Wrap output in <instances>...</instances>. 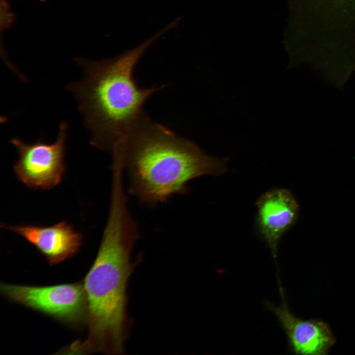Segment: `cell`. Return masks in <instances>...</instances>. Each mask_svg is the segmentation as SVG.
<instances>
[{
	"label": "cell",
	"instance_id": "cell-1",
	"mask_svg": "<svg viewBox=\"0 0 355 355\" xmlns=\"http://www.w3.org/2000/svg\"><path fill=\"white\" fill-rule=\"evenodd\" d=\"M168 31L164 27L139 45L110 59L74 60L82 77L66 87L77 104L92 146L111 153L120 146L145 113L148 98L165 86H139L134 71L146 50Z\"/></svg>",
	"mask_w": 355,
	"mask_h": 355
},
{
	"label": "cell",
	"instance_id": "cell-2",
	"mask_svg": "<svg viewBox=\"0 0 355 355\" xmlns=\"http://www.w3.org/2000/svg\"><path fill=\"white\" fill-rule=\"evenodd\" d=\"M139 237L128 208L121 205L111 207L97 255L83 283L88 335L78 342L82 353L120 354L124 351L130 327L127 285L135 265L131 260V252Z\"/></svg>",
	"mask_w": 355,
	"mask_h": 355
},
{
	"label": "cell",
	"instance_id": "cell-3",
	"mask_svg": "<svg viewBox=\"0 0 355 355\" xmlns=\"http://www.w3.org/2000/svg\"><path fill=\"white\" fill-rule=\"evenodd\" d=\"M112 155L119 157L127 170L130 193L152 206L185 193L193 179L221 176L228 161L208 155L146 113Z\"/></svg>",
	"mask_w": 355,
	"mask_h": 355
},
{
	"label": "cell",
	"instance_id": "cell-4",
	"mask_svg": "<svg viewBox=\"0 0 355 355\" xmlns=\"http://www.w3.org/2000/svg\"><path fill=\"white\" fill-rule=\"evenodd\" d=\"M68 125L59 124L56 140L46 143L39 138L30 143L18 138L10 139L18 158L13 166L17 178L28 188L34 190L51 189L62 180L66 166L64 158Z\"/></svg>",
	"mask_w": 355,
	"mask_h": 355
},
{
	"label": "cell",
	"instance_id": "cell-5",
	"mask_svg": "<svg viewBox=\"0 0 355 355\" xmlns=\"http://www.w3.org/2000/svg\"><path fill=\"white\" fill-rule=\"evenodd\" d=\"M1 293L13 302L77 325L86 320L87 303L83 283L49 286L1 284Z\"/></svg>",
	"mask_w": 355,
	"mask_h": 355
},
{
	"label": "cell",
	"instance_id": "cell-6",
	"mask_svg": "<svg viewBox=\"0 0 355 355\" xmlns=\"http://www.w3.org/2000/svg\"><path fill=\"white\" fill-rule=\"evenodd\" d=\"M279 281L281 305L267 302V307L277 317L287 337L290 350L301 355H325L336 342L328 324L319 320H304L290 311Z\"/></svg>",
	"mask_w": 355,
	"mask_h": 355
},
{
	"label": "cell",
	"instance_id": "cell-7",
	"mask_svg": "<svg viewBox=\"0 0 355 355\" xmlns=\"http://www.w3.org/2000/svg\"><path fill=\"white\" fill-rule=\"evenodd\" d=\"M255 204L257 230L275 258L281 238L296 222L299 205L292 193L284 188L267 191Z\"/></svg>",
	"mask_w": 355,
	"mask_h": 355
},
{
	"label": "cell",
	"instance_id": "cell-8",
	"mask_svg": "<svg viewBox=\"0 0 355 355\" xmlns=\"http://www.w3.org/2000/svg\"><path fill=\"white\" fill-rule=\"evenodd\" d=\"M1 226L29 242L51 265L75 255L82 244L81 234L65 221L47 226L35 224L10 225L4 223Z\"/></svg>",
	"mask_w": 355,
	"mask_h": 355
},
{
	"label": "cell",
	"instance_id": "cell-9",
	"mask_svg": "<svg viewBox=\"0 0 355 355\" xmlns=\"http://www.w3.org/2000/svg\"><path fill=\"white\" fill-rule=\"evenodd\" d=\"M1 29L7 28L13 21L14 15L9 10V5L5 0H1Z\"/></svg>",
	"mask_w": 355,
	"mask_h": 355
}]
</instances>
